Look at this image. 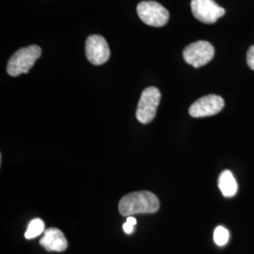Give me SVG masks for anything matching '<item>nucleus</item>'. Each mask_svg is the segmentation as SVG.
Segmentation results:
<instances>
[{
  "label": "nucleus",
  "mask_w": 254,
  "mask_h": 254,
  "mask_svg": "<svg viewBox=\"0 0 254 254\" xmlns=\"http://www.w3.org/2000/svg\"><path fill=\"white\" fill-rule=\"evenodd\" d=\"M160 202L150 191H136L127 194L119 202V212L124 217L136 214H153L158 211Z\"/></svg>",
  "instance_id": "f257e3e1"
},
{
  "label": "nucleus",
  "mask_w": 254,
  "mask_h": 254,
  "mask_svg": "<svg viewBox=\"0 0 254 254\" xmlns=\"http://www.w3.org/2000/svg\"><path fill=\"white\" fill-rule=\"evenodd\" d=\"M41 55V47L35 45L19 49L10 57L7 65V72L11 76L28 73Z\"/></svg>",
  "instance_id": "f03ea898"
},
{
  "label": "nucleus",
  "mask_w": 254,
  "mask_h": 254,
  "mask_svg": "<svg viewBox=\"0 0 254 254\" xmlns=\"http://www.w3.org/2000/svg\"><path fill=\"white\" fill-rule=\"evenodd\" d=\"M161 99V93L155 87L142 91L136 111V119L141 124H150L156 116V110Z\"/></svg>",
  "instance_id": "7ed1b4c3"
},
{
  "label": "nucleus",
  "mask_w": 254,
  "mask_h": 254,
  "mask_svg": "<svg viewBox=\"0 0 254 254\" xmlns=\"http://www.w3.org/2000/svg\"><path fill=\"white\" fill-rule=\"evenodd\" d=\"M136 11L141 21L152 27H163L170 19L168 9L156 1L140 2L136 7Z\"/></svg>",
  "instance_id": "20e7f679"
},
{
  "label": "nucleus",
  "mask_w": 254,
  "mask_h": 254,
  "mask_svg": "<svg viewBox=\"0 0 254 254\" xmlns=\"http://www.w3.org/2000/svg\"><path fill=\"white\" fill-rule=\"evenodd\" d=\"M215 55V48L209 42L198 41L187 46L183 51L185 62L195 68H200L211 62Z\"/></svg>",
  "instance_id": "39448f33"
},
{
  "label": "nucleus",
  "mask_w": 254,
  "mask_h": 254,
  "mask_svg": "<svg viewBox=\"0 0 254 254\" xmlns=\"http://www.w3.org/2000/svg\"><path fill=\"white\" fill-rule=\"evenodd\" d=\"M190 5L195 18L204 24H214L225 14V9L214 0H192Z\"/></svg>",
  "instance_id": "423d86ee"
},
{
  "label": "nucleus",
  "mask_w": 254,
  "mask_h": 254,
  "mask_svg": "<svg viewBox=\"0 0 254 254\" xmlns=\"http://www.w3.org/2000/svg\"><path fill=\"white\" fill-rule=\"evenodd\" d=\"M224 108V100L216 94H209L194 102L190 108V114L194 118H203L219 113Z\"/></svg>",
  "instance_id": "0eeeda50"
},
{
  "label": "nucleus",
  "mask_w": 254,
  "mask_h": 254,
  "mask_svg": "<svg viewBox=\"0 0 254 254\" xmlns=\"http://www.w3.org/2000/svg\"><path fill=\"white\" fill-rule=\"evenodd\" d=\"M86 57L93 65L106 64L110 57L108 42L100 35H91L86 41Z\"/></svg>",
  "instance_id": "6e6552de"
},
{
  "label": "nucleus",
  "mask_w": 254,
  "mask_h": 254,
  "mask_svg": "<svg viewBox=\"0 0 254 254\" xmlns=\"http://www.w3.org/2000/svg\"><path fill=\"white\" fill-rule=\"evenodd\" d=\"M40 244L44 247L47 252L62 253L66 251L68 242L64 236V233L57 228H49L45 232Z\"/></svg>",
  "instance_id": "1a4fd4ad"
},
{
  "label": "nucleus",
  "mask_w": 254,
  "mask_h": 254,
  "mask_svg": "<svg viewBox=\"0 0 254 254\" xmlns=\"http://www.w3.org/2000/svg\"><path fill=\"white\" fill-rule=\"evenodd\" d=\"M218 188L223 196L230 198L234 197L237 192V183L233 173L224 171L218 178Z\"/></svg>",
  "instance_id": "9d476101"
},
{
  "label": "nucleus",
  "mask_w": 254,
  "mask_h": 254,
  "mask_svg": "<svg viewBox=\"0 0 254 254\" xmlns=\"http://www.w3.org/2000/svg\"><path fill=\"white\" fill-rule=\"evenodd\" d=\"M45 231V222L41 218L32 219L27 227V232L25 233V237L27 239H32L42 235Z\"/></svg>",
  "instance_id": "9b49d317"
},
{
  "label": "nucleus",
  "mask_w": 254,
  "mask_h": 254,
  "mask_svg": "<svg viewBox=\"0 0 254 254\" xmlns=\"http://www.w3.org/2000/svg\"><path fill=\"white\" fill-rule=\"evenodd\" d=\"M230 233L226 228L218 226L214 231V241L219 247L225 246L229 241Z\"/></svg>",
  "instance_id": "f8f14e48"
},
{
  "label": "nucleus",
  "mask_w": 254,
  "mask_h": 254,
  "mask_svg": "<svg viewBox=\"0 0 254 254\" xmlns=\"http://www.w3.org/2000/svg\"><path fill=\"white\" fill-rule=\"evenodd\" d=\"M247 64L249 67L254 71V45L249 48L248 54H247Z\"/></svg>",
  "instance_id": "ddd939ff"
},
{
  "label": "nucleus",
  "mask_w": 254,
  "mask_h": 254,
  "mask_svg": "<svg viewBox=\"0 0 254 254\" xmlns=\"http://www.w3.org/2000/svg\"><path fill=\"white\" fill-rule=\"evenodd\" d=\"M123 228H124V231L127 233V235H130V234H132L134 232V225H132V224H130L128 222H126L124 224Z\"/></svg>",
  "instance_id": "4468645a"
},
{
  "label": "nucleus",
  "mask_w": 254,
  "mask_h": 254,
  "mask_svg": "<svg viewBox=\"0 0 254 254\" xmlns=\"http://www.w3.org/2000/svg\"><path fill=\"white\" fill-rule=\"evenodd\" d=\"M127 222L128 223H130V224H132V225H136V219L134 218L133 216H131V217H127Z\"/></svg>",
  "instance_id": "2eb2a0df"
}]
</instances>
